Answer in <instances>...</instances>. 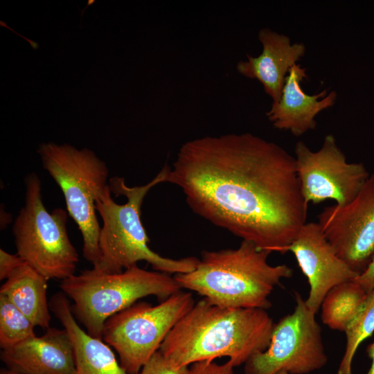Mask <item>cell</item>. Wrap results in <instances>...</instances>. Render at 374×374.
I'll return each mask as SVG.
<instances>
[{
  "label": "cell",
  "instance_id": "obj_1",
  "mask_svg": "<svg viewBox=\"0 0 374 374\" xmlns=\"http://www.w3.org/2000/svg\"><path fill=\"white\" fill-rule=\"evenodd\" d=\"M167 182L195 213L270 253L287 252L306 223L294 157L251 133L186 142Z\"/></svg>",
  "mask_w": 374,
  "mask_h": 374
},
{
  "label": "cell",
  "instance_id": "obj_2",
  "mask_svg": "<svg viewBox=\"0 0 374 374\" xmlns=\"http://www.w3.org/2000/svg\"><path fill=\"white\" fill-rule=\"evenodd\" d=\"M274 327L266 310L222 308L203 299L177 322L159 350L179 366L223 357L238 366L267 348Z\"/></svg>",
  "mask_w": 374,
  "mask_h": 374
},
{
  "label": "cell",
  "instance_id": "obj_3",
  "mask_svg": "<svg viewBox=\"0 0 374 374\" xmlns=\"http://www.w3.org/2000/svg\"><path fill=\"white\" fill-rule=\"evenodd\" d=\"M170 168L165 166L149 183L130 187L124 178L114 177L96 202L103 220L99 236L100 258L93 268L108 274L122 272L139 261L150 264L154 270L167 274L193 271L199 259H172L161 256L148 246L149 238L141 213L143 199L154 186L167 182Z\"/></svg>",
  "mask_w": 374,
  "mask_h": 374
},
{
  "label": "cell",
  "instance_id": "obj_4",
  "mask_svg": "<svg viewBox=\"0 0 374 374\" xmlns=\"http://www.w3.org/2000/svg\"><path fill=\"white\" fill-rule=\"evenodd\" d=\"M269 254L242 240L236 249L204 251L193 271L174 277L181 288L195 292L215 305L267 310L276 286L293 274L287 265H270Z\"/></svg>",
  "mask_w": 374,
  "mask_h": 374
},
{
  "label": "cell",
  "instance_id": "obj_5",
  "mask_svg": "<svg viewBox=\"0 0 374 374\" xmlns=\"http://www.w3.org/2000/svg\"><path fill=\"white\" fill-rule=\"evenodd\" d=\"M62 292L69 299L71 311L91 337L102 339L105 321L138 300L154 296L163 301L181 291L175 277L136 265L108 274L84 269L62 280Z\"/></svg>",
  "mask_w": 374,
  "mask_h": 374
},
{
  "label": "cell",
  "instance_id": "obj_6",
  "mask_svg": "<svg viewBox=\"0 0 374 374\" xmlns=\"http://www.w3.org/2000/svg\"><path fill=\"white\" fill-rule=\"evenodd\" d=\"M42 166L60 188L69 215L78 226L83 239L84 258L96 266L100 258L101 226L96 202L109 186V170L95 153L68 144L44 143L37 150Z\"/></svg>",
  "mask_w": 374,
  "mask_h": 374
},
{
  "label": "cell",
  "instance_id": "obj_7",
  "mask_svg": "<svg viewBox=\"0 0 374 374\" xmlns=\"http://www.w3.org/2000/svg\"><path fill=\"white\" fill-rule=\"evenodd\" d=\"M25 201L12 225L17 254L48 280L75 274L79 256L68 235V212L46 208L41 181L35 172L25 178Z\"/></svg>",
  "mask_w": 374,
  "mask_h": 374
},
{
  "label": "cell",
  "instance_id": "obj_8",
  "mask_svg": "<svg viewBox=\"0 0 374 374\" xmlns=\"http://www.w3.org/2000/svg\"><path fill=\"white\" fill-rule=\"evenodd\" d=\"M195 303L192 294L182 291L156 305L136 302L105 321L102 339L118 353L126 373L136 374Z\"/></svg>",
  "mask_w": 374,
  "mask_h": 374
},
{
  "label": "cell",
  "instance_id": "obj_9",
  "mask_svg": "<svg viewBox=\"0 0 374 374\" xmlns=\"http://www.w3.org/2000/svg\"><path fill=\"white\" fill-rule=\"evenodd\" d=\"M294 311L274 324L267 348L251 356L245 363L244 374H308L328 363L321 328L316 313L295 293Z\"/></svg>",
  "mask_w": 374,
  "mask_h": 374
},
{
  "label": "cell",
  "instance_id": "obj_10",
  "mask_svg": "<svg viewBox=\"0 0 374 374\" xmlns=\"http://www.w3.org/2000/svg\"><path fill=\"white\" fill-rule=\"evenodd\" d=\"M294 159L305 202L332 199L337 205L350 203L370 174L362 163H349L334 135L327 134L321 147L313 151L301 141L294 147Z\"/></svg>",
  "mask_w": 374,
  "mask_h": 374
},
{
  "label": "cell",
  "instance_id": "obj_11",
  "mask_svg": "<svg viewBox=\"0 0 374 374\" xmlns=\"http://www.w3.org/2000/svg\"><path fill=\"white\" fill-rule=\"evenodd\" d=\"M318 223L337 254L359 274L374 256V173L344 206L325 207Z\"/></svg>",
  "mask_w": 374,
  "mask_h": 374
},
{
  "label": "cell",
  "instance_id": "obj_12",
  "mask_svg": "<svg viewBox=\"0 0 374 374\" xmlns=\"http://www.w3.org/2000/svg\"><path fill=\"white\" fill-rule=\"evenodd\" d=\"M308 278V308L317 313L328 291L358 276L337 254L318 222H306L288 247Z\"/></svg>",
  "mask_w": 374,
  "mask_h": 374
},
{
  "label": "cell",
  "instance_id": "obj_13",
  "mask_svg": "<svg viewBox=\"0 0 374 374\" xmlns=\"http://www.w3.org/2000/svg\"><path fill=\"white\" fill-rule=\"evenodd\" d=\"M7 368L21 374H74L72 341L64 329L48 328L40 337L28 339L2 350Z\"/></svg>",
  "mask_w": 374,
  "mask_h": 374
},
{
  "label": "cell",
  "instance_id": "obj_14",
  "mask_svg": "<svg viewBox=\"0 0 374 374\" xmlns=\"http://www.w3.org/2000/svg\"><path fill=\"white\" fill-rule=\"evenodd\" d=\"M306 78L305 68L294 64L285 78L280 100L272 103L266 113L275 128L289 131L295 136L314 130L316 116L333 106L337 98L335 91L328 93L327 89L307 94L301 87V82Z\"/></svg>",
  "mask_w": 374,
  "mask_h": 374
},
{
  "label": "cell",
  "instance_id": "obj_15",
  "mask_svg": "<svg viewBox=\"0 0 374 374\" xmlns=\"http://www.w3.org/2000/svg\"><path fill=\"white\" fill-rule=\"evenodd\" d=\"M258 37L262 46L261 53L256 57L247 55V60L240 61L236 69L242 75L259 81L272 103H278L285 78L290 69L305 55V46L292 44L288 36L268 28L260 29Z\"/></svg>",
  "mask_w": 374,
  "mask_h": 374
},
{
  "label": "cell",
  "instance_id": "obj_16",
  "mask_svg": "<svg viewBox=\"0 0 374 374\" xmlns=\"http://www.w3.org/2000/svg\"><path fill=\"white\" fill-rule=\"evenodd\" d=\"M50 310L67 331L75 356L74 374H127L103 339L90 336L78 325L68 297L55 293L49 301Z\"/></svg>",
  "mask_w": 374,
  "mask_h": 374
},
{
  "label": "cell",
  "instance_id": "obj_17",
  "mask_svg": "<svg viewBox=\"0 0 374 374\" xmlns=\"http://www.w3.org/2000/svg\"><path fill=\"white\" fill-rule=\"evenodd\" d=\"M47 281V278L24 262L1 285L0 294L28 317L35 326L48 329L51 314L46 296Z\"/></svg>",
  "mask_w": 374,
  "mask_h": 374
},
{
  "label": "cell",
  "instance_id": "obj_18",
  "mask_svg": "<svg viewBox=\"0 0 374 374\" xmlns=\"http://www.w3.org/2000/svg\"><path fill=\"white\" fill-rule=\"evenodd\" d=\"M368 294L354 280L334 286L320 306L323 323L330 329L344 332L363 307Z\"/></svg>",
  "mask_w": 374,
  "mask_h": 374
},
{
  "label": "cell",
  "instance_id": "obj_19",
  "mask_svg": "<svg viewBox=\"0 0 374 374\" xmlns=\"http://www.w3.org/2000/svg\"><path fill=\"white\" fill-rule=\"evenodd\" d=\"M346 349L337 374H353V358L362 342L374 332V291L369 292L363 307L345 331Z\"/></svg>",
  "mask_w": 374,
  "mask_h": 374
},
{
  "label": "cell",
  "instance_id": "obj_20",
  "mask_svg": "<svg viewBox=\"0 0 374 374\" xmlns=\"http://www.w3.org/2000/svg\"><path fill=\"white\" fill-rule=\"evenodd\" d=\"M35 325L5 296L0 294V346L12 348L35 337Z\"/></svg>",
  "mask_w": 374,
  "mask_h": 374
},
{
  "label": "cell",
  "instance_id": "obj_21",
  "mask_svg": "<svg viewBox=\"0 0 374 374\" xmlns=\"http://www.w3.org/2000/svg\"><path fill=\"white\" fill-rule=\"evenodd\" d=\"M188 367L177 366L159 350L136 374H188Z\"/></svg>",
  "mask_w": 374,
  "mask_h": 374
},
{
  "label": "cell",
  "instance_id": "obj_22",
  "mask_svg": "<svg viewBox=\"0 0 374 374\" xmlns=\"http://www.w3.org/2000/svg\"><path fill=\"white\" fill-rule=\"evenodd\" d=\"M234 367L230 360L222 364L214 361H202L191 364L188 374H233Z\"/></svg>",
  "mask_w": 374,
  "mask_h": 374
},
{
  "label": "cell",
  "instance_id": "obj_23",
  "mask_svg": "<svg viewBox=\"0 0 374 374\" xmlns=\"http://www.w3.org/2000/svg\"><path fill=\"white\" fill-rule=\"evenodd\" d=\"M25 261L16 254L0 249V280L7 279Z\"/></svg>",
  "mask_w": 374,
  "mask_h": 374
},
{
  "label": "cell",
  "instance_id": "obj_24",
  "mask_svg": "<svg viewBox=\"0 0 374 374\" xmlns=\"http://www.w3.org/2000/svg\"><path fill=\"white\" fill-rule=\"evenodd\" d=\"M353 280L367 292L374 291V256L366 269Z\"/></svg>",
  "mask_w": 374,
  "mask_h": 374
},
{
  "label": "cell",
  "instance_id": "obj_25",
  "mask_svg": "<svg viewBox=\"0 0 374 374\" xmlns=\"http://www.w3.org/2000/svg\"><path fill=\"white\" fill-rule=\"evenodd\" d=\"M367 354L371 360V364L366 374H374V341L368 346Z\"/></svg>",
  "mask_w": 374,
  "mask_h": 374
},
{
  "label": "cell",
  "instance_id": "obj_26",
  "mask_svg": "<svg viewBox=\"0 0 374 374\" xmlns=\"http://www.w3.org/2000/svg\"><path fill=\"white\" fill-rule=\"evenodd\" d=\"M0 374H21V373L12 371L8 368H3L1 370Z\"/></svg>",
  "mask_w": 374,
  "mask_h": 374
},
{
  "label": "cell",
  "instance_id": "obj_27",
  "mask_svg": "<svg viewBox=\"0 0 374 374\" xmlns=\"http://www.w3.org/2000/svg\"><path fill=\"white\" fill-rule=\"evenodd\" d=\"M276 374H289L288 373L285 372V371H279L278 373H276Z\"/></svg>",
  "mask_w": 374,
  "mask_h": 374
}]
</instances>
